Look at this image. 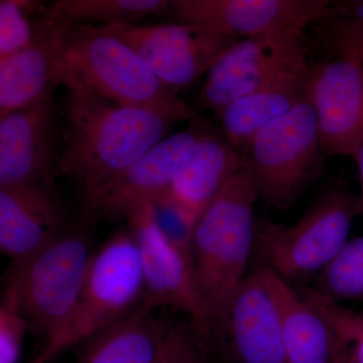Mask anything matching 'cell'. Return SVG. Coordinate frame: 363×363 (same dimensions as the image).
<instances>
[{"mask_svg": "<svg viewBox=\"0 0 363 363\" xmlns=\"http://www.w3.org/2000/svg\"><path fill=\"white\" fill-rule=\"evenodd\" d=\"M178 121L183 119L169 112L66 88L58 175L75 183L84 201L167 138Z\"/></svg>", "mask_w": 363, "mask_h": 363, "instance_id": "cell-1", "label": "cell"}, {"mask_svg": "<svg viewBox=\"0 0 363 363\" xmlns=\"http://www.w3.org/2000/svg\"><path fill=\"white\" fill-rule=\"evenodd\" d=\"M257 200V189L245 164L196 222L190 271L204 322L205 342L218 328L234 294L247 278Z\"/></svg>", "mask_w": 363, "mask_h": 363, "instance_id": "cell-2", "label": "cell"}, {"mask_svg": "<svg viewBox=\"0 0 363 363\" xmlns=\"http://www.w3.org/2000/svg\"><path fill=\"white\" fill-rule=\"evenodd\" d=\"M58 82L116 104L169 112L183 121L197 117L175 91L162 84L142 57L106 26H67Z\"/></svg>", "mask_w": 363, "mask_h": 363, "instance_id": "cell-3", "label": "cell"}, {"mask_svg": "<svg viewBox=\"0 0 363 363\" xmlns=\"http://www.w3.org/2000/svg\"><path fill=\"white\" fill-rule=\"evenodd\" d=\"M359 215V196L345 182H336L296 223L257 220L250 262L255 271L269 269L293 286L317 279L345 247Z\"/></svg>", "mask_w": 363, "mask_h": 363, "instance_id": "cell-4", "label": "cell"}, {"mask_svg": "<svg viewBox=\"0 0 363 363\" xmlns=\"http://www.w3.org/2000/svg\"><path fill=\"white\" fill-rule=\"evenodd\" d=\"M145 300L142 264L130 228L118 230L92 253L82 290L63 330L30 363H50L128 316Z\"/></svg>", "mask_w": 363, "mask_h": 363, "instance_id": "cell-5", "label": "cell"}, {"mask_svg": "<svg viewBox=\"0 0 363 363\" xmlns=\"http://www.w3.org/2000/svg\"><path fill=\"white\" fill-rule=\"evenodd\" d=\"M93 252L84 226L70 229L30 259L11 266L6 281L16 289L28 330L44 344L70 319Z\"/></svg>", "mask_w": 363, "mask_h": 363, "instance_id": "cell-6", "label": "cell"}, {"mask_svg": "<svg viewBox=\"0 0 363 363\" xmlns=\"http://www.w3.org/2000/svg\"><path fill=\"white\" fill-rule=\"evenodd\" d=\"M245 157L259 199L278 211L290 209L325 166L316 116L307 98L259 131Z\"/></svg>", "mask_w": 363, "mask_h": 363, "instance_id": "cell-7", "label": "cell"}, {"mask_svg": "<svg viewBox=\"0 0 363 363\" xmlns=\"http://www.w3.org/2000/svg\"><path fill=\"white\" fill-rule=\"evenodd\" d=\"M307 54L305 28L238 40L208 71L198 104L217 113L241 97L307 75Z\"/></svg>", "mask_w": 363, "mask_h": 363, "instance_id": "cell-8", "label": "cell"}, {"mask_svg": "<svg viewBox=\"0 0 363 363\" xmlns=\"http://www.w3.org/2000/svg\"><path fill=\"white\" fill-rule=\"evenodd\" d=\"M218 133L203 117L168 135L133 166L82 201L83 223L130 220L169 190L177 172L205 138Z\"/></svg>", "mask_w": 363, "mask_h": 363, "instance_id": "cell-9", "label": "cell"}, {"mask_svg": "<svg viewBox=\"0 0 363 363\" xmlns=\"http://www.w3.org/2000/svg\"><path fill=\"white\" fill-rule=\"evenodd\" d=\"M106 28L130 45L162 84L176 93L207 74L215 62L240 40L191 23Z\"/></svg>", "mask_w": 363, "mask_h": 363, "instance_id": "cell-10", "label": "cell"}, {"mask_svg": "<svg viewBox=\"0 0 363 363\" xmlns=\"http://www.w3.org/2000/svg\"><path fill=\"white\" fill-rule=\"evenodd\" d=\"M276 274L257 269L234 294L215 332L233 363H290L281 327Z\"/></svg>", "mask_w": 363, "mask_h": 363, "instance_id": "cell-11", "label": "cell"}, {"mask_svg": "<svg viewBox=\"0 0 363 363\" xmlns=\"http://www.w3.org/2000/svg\"><path fill=\"white\" fill-rule=\"evenodd\" d=\"M328 0H174L169 13L238 40L307 28L332 16Z\"/></svg>", "mask_w": 363, "mask_h": 363, "instance_id": "cell-12", "label": "cell"}, {"mask_svg": "<svg viewBox=\"0 0 363 363\" xmlns=\"http://www.w3.org/2000/svg\"><path fill=\"white\" fill-rule=\"evenodd\" d=\"M307 99L325 156L352 157L363 140V62L341 54L312 67Z\"/></svg>", "mask_w": 363, "mask_h": 363, "instance_id": "cell-13", "label": "cell"}, {"mask_svg": "<svg viewBox=\"0 0 363 363\" xmlns=\"http://www.w3.org/2000/svg\"><path fill=\"white\" fill-rule=\"evenodd\" d=\"M61 131L54 94L0 117V187L54 181Z\"/></svg>", "mask_w": 363, "mask_h": 363, "instance_id": "cell-14", "label": "cell"}, {"mask_svg": "<svg viewBox=\"0 0 363 363\" xmlns=\"http://www.w3.org/2000/svg\"><path fill=\"white\" fill-rule=\"evenodd\" d=\"M54 181L0 187V250L18 266L70 230Z\"/></svg>", "mask_w": 363, "mask_h": 363, "instance_id": "cell-15", "label": "cell"}, {"mask_svg": "<svg viewBox=\"0 0 363 363\" xmlns=\"http://www.w3.org/2000/svg\"><path fill=\"white\" fill-rule=\"evenodd\" d=\"M142 264L145 300L152 309H172L185 314L204 341V322L185 257L162 234L152 204L128 220ZM206 343V342H205Z\"/></svg>", "mask_w": 363, "mask_h": 363, "instance_id": "cell-16", "label": "cell"}, {"mask_svg": "<svg viewBox=\"0 0 363 363\" xmlns=\"http://www.w3.org/2000/svg\"><path fill=\"white\" fill-rule=\"evenodd\" d=\"M67 26L49 18L32 44L0 60V117L54 94Z\"/></svg>", "mask_w": 363, "mask_h": 363, "instance_id": "cell-17", "label": "cell"}, {"mask_svg": "<svg viewBox=\"0 0 363 363\" xmlns=\"http://www.w3.org/2000/svg\"><path fill=\"white\" fill-rule=\"evenodd\" d=\"M143 304L116 324L78 345L76 363H155L173 321Z\"/></svg>", "mask_w": 363, "mask_h": 363, "instance_id": "cell-18", "label": "cell"}, {"mask_svg": "<svg viewBox=\"0 0 363 363\" xmlns=\"http://www.w3.org/2000/svg\"><path fill=\"white\" fill-rule=\"evenodd\" d=\"M245 164V155L234 149L220 133H215L193 150L167 192L199 218L227 182Z\"/></svg>", "mask_w": 363, "mask_h": 363, "instance_id": "cell-19", "label": "cell"}, {"mask_svg": "<svg viewBox=\"0 0 363 363\" xmlns=\"http://www.w3.org/2000/svg\"><path fill=\"white\" fill-rule=\"evenodd\" d=\"M310 72L241 97L217 112L223 138L241 154H247L259 131L307 98Z\"/></svg>", "mask_w": 363, "mask_h": 363, "instance_id": "cell-20", "label": "cell"}, {"mask_svg": "<svg viewBox=\"0 0 363 363\" xmlns=\"http://www.w3.org/2000/svg\"><path fill=\"white\" fill-rule=\"evenodd\" d=\"M284 342L290 363H332L337 337L326 318L278 276Z\"/></svg>", "mask_w": 363, "mask_h": 363, "instance_id": "cell-21", "label": "cell"}, {"mask_svg": "<svg viewBox=\"0 0 363 363\" xmlns=\"http://www.w3.org/2000/svg\"><path fill=\"white\" fill-rule=\"evenodd\" d=\"M169 9L167 0H59L47 7V16L68 25L133 26Z\"/></svg>", "mask_w": 363, "mask_h": 363, "instance_id": "cell-22", "label": "cell"}, {"mask_svg": "<svg viewBox=\"0 0 363 363\" xmlns=\"http://www.w3.org/2000/svg\"><path fill=\"white\" fill-rule=\"evenodd\" d=\"M316 279L311 290L325 300H363V236L348 240Z\"/></svg>", "mask_w": 363, "mask_h": 363, "instance_id": "cell-23", "label": "cell"}, {"mask_svg": "<svg viewBox=\"0 0 363 363\" xmlns=\"http://www.w3.org/2000/svg\"><path fill=\"white\" fill-rule=\"evenodd\" d=\"M47 7L30 0L0 1V60L25 49L48 21Z\"/></svg>", "mask_w": 363, "mask_h": 363, "instance_id": "cell-24", "label": "cell"}, {"mask_svg": "<svg viewBox=\"0 0 363 363\" xmlns=\"http://www.w3.org/2000/svg\"><path fill=\"white\" fill-rule=\"evenodd\" d=\"M303 293L326 318L335 335L347 348L352 362L363 363V311L325 300L311 289Z\"/></svg>", "mask_w": 363, "mask_h": 363, "instance_id": "cell-25", "label": "cell"}, {"mask_svg": "<svg viewBox=\"0 0 363 363\" xmlns=\"http://www.w3.org/2000/svg\"><path fill=\"white\" fill-rule=\"evenodd\" d=\"M152 206L157 226L190 267L191 242L197 217L174 200L167 191L152 203Z\"/></svg>", "mask_w": 363, "mask_h": 363, "instance_id": "cell-26", "label": "cell"}, {"mask_svg": "<svg viewBox=\"0 0 363 363\" xmlns=\"http://www.w3.org/2000/svg\"><path fill=\"white\" fill-rule=\"evenodd\" d=\"M28 325L21 310L18 294L6 281L0 303V363H18Z\"/></svg>", "mask_w": 363, "mask_h": 363, "instance_id": "cell-27", "label": "cell"}, {"mask_svg": "<svg viewBox=\"0 0 363 363\" xmlns=\"http://www.w3.org/2000/svg\"><path fill=\"white\" fill-rule=\"evenodd\" d=\"M204 344L191 322L173 321L155 363H204Z\"/></svg>", "mask_w": 363, "mask_h": 363, "instance_id": "cell-28", "label": "cell"}, {"mask_svg": "<svg viewBox=\"0 0 363 363\" xmlns=\"http://www.w3.org/2000/svg\"><path fill=\"white\" fill-rule=\"evenodd\" d=\"M320 25L327 28L331 44L338 55H350L363 62V26L329 18L321 21Z\"/></svg>", "mask_w": 363, "mask_h": 363, "instance_id": "cell-29", "label": "cell"}, {"mask_svg": "<svg viewBox=\"0 0 363 363\" xmlns=\"http://www.w3.org/2000/svg\"><path fill=\"white\" fill-rule=\"evenodd\" d=\"M329 20L363 26V0L333 1Z\"/></svg>", "mask_w": 363, "mask_h": 363, "instance_id": "cell-30", "label": "cell"}, {"mask_svg": "<svg viewBox=\"0 0 363 363\" xmlns=\"http://www.w3.org/2000/svg\"><path fill=\"white\" fill-rule=\"evenodd\" d=\"M337 337V336H336ZM332 363H353L351 360L350 352L345 345L337 338L335 352H334L333 362Z\"/></svg>", "mask_w": 363, "mask_h": 363, "instance_id": "cell-31", "label": "cell"}, {"mask_svg": "<svg viewBox=\"0 0 363 363\" xmlns=\"http://www.w3.org/2000/svg\"><path fill=\"white\" fill-rule=\"evenodd\" d=\"M351 157H352L355 162H357L359 181L360 183H363V140L362 142L359 143L357 149L355 150L354 154H353Z\"/></svg>", "mask_w": 363, "mask_h": 363, "instance_id": "cell-32", "label": "cell"}, {"mask_svg": "<svg viewBox=\"0 0 363 363\" xmlns=\"http://www.w3.org/2000/svg\"><path fill=\"white\" fill-rule=\"evenodd\" d=\"M360 187H362V195L359 196L360 201H362V210H363V183H360Z\"/></svg>", "mask_w": 363, "mask_h": 363, "instance_id": "cell-33", "label": "cell"}]
</instances>
